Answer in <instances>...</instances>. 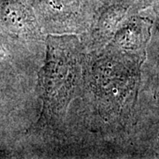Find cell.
I'll list each match as a JSON object with an SVG mask.
<instances>
[{"instance_id":"5b68a950","label":"cell","mask_w":159,"mask_h":159,"mask_svg":"<svg viewBox=\"0 0 159 159\" xmlns=\"http://www.w3.org/2000/svg\"><path fill=\"white\" fill-rule=\"evenodd\" d=\"M5 57H6V51H5V48L2 45V43H0V61Z\"/></svg>"},{"instance_id":"7a4b0ae2","label":"cell","mask_w":159,"mask_h":159,"mask_svg":"<svg viewBox=\"0 0 159 159\" xmlns=\"http://www.w3.org/2000/svg\"><path fill=\"white\" fill-rule=\"evenodd\" d=\"M0 16L8 29L17 33H30L34 29L30 8L23 0H1Z\"/></svg>"},{"instance_id":"277c9868","label":"cell","mask_w":159,"mask_h":159,"mask_svg":"<svg viewBox=\"0 0 159 159\" xmlns=\"http://www.w3.org/2000/svg\"><path fill=\"white\" fill-rule=\"evenodd\" d=\"M131 3L135 7H142V6H147L149 5H153L159 3V0H129Z\"/></svg>"},{"instance_id":"8992f818","label":"cell","mask_w":159,"mask_h":159,"mask_svg":"<svg viewBox=\"0 0 159 159\" xmlns=\"http://www.w3.org/2000/svg\"><path fill=\"white\" fill-rule=\"evenodd\" d=\"M158 4H159V3H158ZM158 6H159V5H158Z\"/></svg>"},{"instance_id":"6da1fadb","label":"cell","mask_w":159,"mask_h":159,"mask_svg":"<svg viewBox=\"0 0 159 159\" xmlns=\"http://www.w3.org/2000/svg\"><path fill=\"white\" fill-rule=\"evenodd\" d=\"M81 52L72 35L49 36L45 64L39 73L43 100L41 120L51 124L66 113L80 77Z\"/></svg>"},{"instance_id":"3957f363","label":"cell","mask_w":159,"mask_h":159,"mask_svg":"<svg viewBox=\"0 0 159 159\" xmlns=\"http://www.w3.org/2000/svg\"><path fill=\"white\" fill-rule=\"evenodd\" d=\"M51 13H63L78 9L87 0H34Z\"/></svg>"}]
</instances>
